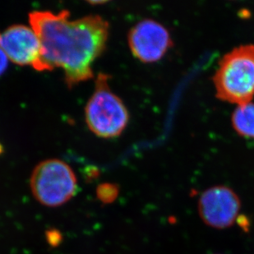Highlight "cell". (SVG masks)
Returning a JSON list of instances; mask_svg holds the SVG:
<instances>
[{"mask_svg": "<svg viewBox=\"0 0 254 254\" xmlns=\"http://www.w3.org/2000/svg\"><path fill=\"white\" fill-rule=\"evenodd\" d=\"M67 10L34 11L29 22L41 44L40 71L64 70L69 87L93 77L92 65L101 56L109 37V23L97 15L70 20Z\"/></svg>", "mask_w": 254, "mask_h": 254, "instance_id": "6da1fadb", "label": "cell"}, {"mask_svg": "<svg viewBox=\"0 0 254 254\" xmlns=\"http://www.w3.org/2000/svg\"><path fill=\"white\" fill-rule=\"evenodd\" d=\"M216 96L230 103H246L254 97V44L237 46L221 58L213 76Z\"/></svg>", "mask_w": 254, "mask_h": 254, "instance_id": "7a4b0ae2", "label": "cell"}, {"mask_svg": "<svg viewBox=\"0 0 254 254\" xmlns=\"http://www.w3.org/2000/svg\"><path fill=\"white\" fill-rule=\"evenodd\" d=\"M109 76L99 73L96 87L85 108L86 125L91 132L103 138L120 136L129 120L122 100L109 86Z\"/></svg>", "mask_w": 254, "mask_h": 254, "instance_id": "3957f363", "label": "cell"}, {"mask_svg": "<svg viewBox=\"0 0 254 254\" xmlns=\"http://www.w3.org/2000/svg\"><path fill=\"white\" fill-rule=\"evenodd\" d=\"M31 192L44 206L57 207L69 201L77 192V178L64 161L50 159L38 164L31 177Z\"/></svg>", "mask_w": 254, "mask_h": 254, "instance_id": "277c9868", "label": "cell"}, {"mask_svg": "<svg viewBox=\"0 0 254 254\" xmlns=\"http://www.w3.org/2000/svg\"><path fill=\"white\" fill-rule=\"evenodd\" d=\"M241 201L236 192L224 185L205 190L198 200V212L204 223L214 229L235 225L240 216Z\"/></svg>", "mask_w": 254, "mask_h": 254, "instance_id": "5b68a950", "label": "cell"}, {"mask_svg": "<svg viewBox=\"0 0 254 254\" xmlns=\"http://www.w3.org/2000/svg\"><path fill=\"white\" fill-rule=\"evenodd\" d=\"M127 41L132 55L143 63L161 60L173 46L168 29L154 19H143L130 30Z\"/></svg>", "mask_w": 254, "mask_h": 254, "instance_id": "8992f818", "label": "cell"}, {"mask_svg": "<svg viewBox=\"0 0 254 254\" xmlns=\"http://www.w3.org/2000/svg\"><path fill=\"white\" fill-rule=\"evenodd\" d=\"M0 47L12 63L40 71L41 41L31 27L18 24L6 29L0 34Z\"/></svg>", "mask_w": 254, "mask_h": 254, "instance_id": "52a82bcc", "label": "cell"}, {"mask_svg": "<svg viewBox=\"0 0 254 254\" xmlns=\"http://www.w3.org/2000/svg\"><path fill=\"white\" fill-rule=\"evenodd\" d=\"M231 123L238 134L254 139V102L237 105L231 115Z\"/></svg>", "mask_w": 254, "mask_h": 254, "instance_id": "ba28073f", "label": "cell"}, {"mask_svg": "<svg viewBox=\"0 0 254 254\" xmlns=\"http://www.w3.org/2000/svg\"><path fill=\"white\" fill-rule=\"evenodd\" d=\"M120 193V188L115 184L105 183L99 185L96 189L97 198L104 204H111L117 199Z\"/></svg>", "mask_w": 254, "mask_h": 254, "instance_id": "9c48e42d", "label": "cell"}, {"mask_svg": "<svg viewBox=\"0 0 254 254\" xmlns=\"http://www.w3.org/2000/svg\"><path fill=\"white\" fill-rule=\"evenodd\" d=\"M46 236L47 242L52 247H57L62 242V234L60 233V230H56V229L47 230Z\"/></svg>", "mask_w": 254, "mask_h": 254, "instance_id": "30bf717a", "label": "cell"}, {"mask_svg": "<svg viewBox=\"0 0 254 254\" xmlns=\"http://www.w3.org/2000/svg\"><path fill=\"white\" fill-rule=\"evenodd\" d=\"M8 58L6 56L4 51H2V48L0 47V76L4 73L5 71L8 66Z\"/></svg>", "mask_w": 254, "mask_h": 254, "instance_id": "8fae6325", "label": "cell"}, {"mask_svg": "<svg viewBox=\"0 0 254 254\" xmlns=\"http://www.w3.org/2000/svg\"><path fill=\"white\" fill-rule=\"evenodd\" d=\"M90 3L91 4H96V5H99V4H103V3H106V1H90Z\"/></svg>", "mask_w": 254, "mask_h": 254, "instance_id": "7c38bea8", "label": "cell"}]
</instances>
